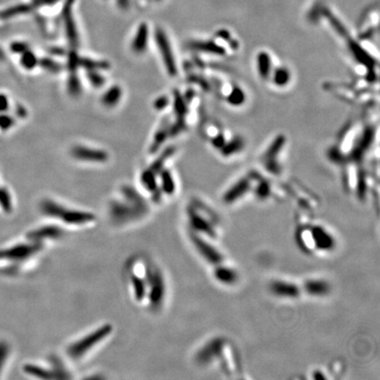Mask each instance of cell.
<instances>
[{
  "mask_svg": "<svg viewBox=\"0 0 380 380\" xmlns=\"http://www.w3.org/2000/svg\"><path fill=\"white\" fill-rule=\"evenodd\" d=\"M190 232L216 240L219 234V217L212 208L199 199L193 200L186 210Z\"/></svg>",
  "mask_w": 380,
  "mask_h": 380,
  "instance_id": "obj_1",
  "label": "cell"
},
{
  "mask_svg": "<svg viewBox=\"0 0 380 380\" xmlns=\"http://www.w3.org/2000/svg\"><path fill=\"white\" fill-rule=\"evenodd\" d=\"M121 193L123 201H112L109 205V215L114 222L128 223L146 214V202L137 190L130 186H123Z\"/></svg>",
  "mask_w": 380,
  "mask_h": 380,
  "instance_id": "obj_2",
  "label": "cell"
},
{
  "mask_svg": "<svg viewBox=\"0 0 380 380\" xmlns=\"http://www.w3.org/2000/svg\"><path fill=\"white\" fill-rule=\"evenodd\" d=\"M41 211L45 216L60 220L67 225L83 226L94 223L96 219L94 213L70 209L50 199H46L41 203Z\"/></svg>",
  "mask_w": 380,
  "mask_h": 380,
  "instance_id": "obj_3",
  "label": "cell"
},
{
  "mask_svg": "<svg viewBox=\"0 0 380 380\" xmlns=\"http://www.w3.org/2000/svg\"><path fill=\"white\" fill-rule=\"evenodd\" d=\"M113 332L112 325L104 324L97 329H94L92 332H88L86 335L81 337L77 341L70 344L66 350L67 355L73 360H79L84 356L95 349L102 341H105Z\"/></svg>",
  "mask_w": 380,
  "mask_h": 380,
  "instance_id": "obj_4",
  "label": "cell"
},
{
  "mask_svg": "<svg viewBox=\"0 0 380 380\" xmlns=\"http://www.w3.org/2000/svg\"><path fill=\"white\" fill-rule=\"evenodd\" d=\"M190 48L196 51L209 53L212 55L233 56L238 48V43L228 31H218L214 40L197 41L190 44Z\"/></svg>",
  "mask_w": 380,
  "mask_h": 380,
  "instance_id": "obj_5",
  "label": "cell"
},
{
  "mask_svg": "<svg viewBox=\"0 0 380 380\" xmlns=\"http://www.w3.org/2000/svg\"><path fill=\"white\" fill-rule=\"evenodd\" d=\"M147 281V296L152 308L160 307L166 297V283L163 274L156 267H147L145 269Z\"/></svg>",
  "mask_w": 380,
  "mask_h": 380,
  "instance_id": "obj_6",
  "label": "cell"
},
{
  "mask_svg": "<svg viewBox=\"0 0 380 380\" xmlns=\"http://www.w3.org/2000/svg\"><path fill=\"white\" fill-rule=\"evenodd\" d=\"M190 238L194 249L207 263L214 267L226 261L225 255L214 245V240L193 232H190Z\"/></svg>",
  "mask_w": 380,
  "mask_h": 380,
  "instance_id": "obj_7",
  "label": "cell"
},
{
  "mask_svg": "<svg viewBox=\"0 0 380 380\" xmlns=\"http://www.w3.org/2000/svg\"><path fill=\"white\" fill-rule=\"evenodd\" d=\"M227 341L223 337H214L206 341L195 353V362L201 366H208L218 362Z\"/></svg>",
  "mask_w": 380,
  "mask_h": 380,
  "instance_id": "obj_8",
  "label": "cell"
},
{
  "mask_svg": "<svg viewBox=\"0 0 380 380\" xmlns=\"http://www.w3.org/2000/svg\"><path fill=\"white\" fill-rule=\"evenodd\" d=\"M260 177L258 173H252L239 179L223 194V202L229 205L244 198L245 195L253 192L255 183Z\"/></svg>",
  "mask_w": 380,
  "mask_h": 380,
  "instance_id": "obj_9",
  "label": "cell"
},
{
  "mask_svg": "<svg viewBox=\"0 0 380 380\" xmlns=\"http://www.w3.org/2000/svg\"><path fill=\"white\" fill-rule=\"evenodd\" d=\"M155 40L158 50L163 61L165 68L171 77H175L178 74L177 64L174 58L173 48L169 42L167 35L164 30L158 28L155 32Z\"/></svg>",
  "mask_w": 380,
  "mask_h": 380,
  "instance_id": "obj_10",
  "label": "cell"
},
{
  "mask_svg": "<svg viewBox=\"0 0 380 380\" xmlns=\"http://www.w3.org/2000/svg\"><path fill=\"white\" fill-rule=\"evenodd\" d=\"M269 290L275 297L286 300H297L304 295L300 284L282 278L272 280Z\"/></svg>",
  "mask_w": 380,
  "mask_h": 380,
  "instance_id": "obj_11",
  "label": "cell"
},
{
  "mask_svg": "<svg viewBox=\"0 0 380 380\" xmlns=\"http://www.w3.org/2000/svg\"><path fill=\"white\" fill-rule=\"evenodd\" d=\"M285 138L280 136L275 139L268 149L264 151L261 157V162L268 173L277 174L281 172V164L278 159L285 144Z\"/></svg>",
  "mask_w": 380,
  "mask_h": 380,
  "instance_id": "obj_12",
  "label": "cell"
},
{
  "mask_svg": "<svg viewBox=\"0 0 380 380\" xmlns=\"http://www.w3.org/2000/svg\"><path fill=\"white\" fill-rule=\"evenodd\" d=\"M316 252L329 253L336 247V238L328 228L321 225H311Z\"/></svg>",
  "mask_w": 380,
  "mask_h": 380,
  "instance_id": "obj_13",
  "label": "cell"
},
{
  "mask_svg": "<svg viewBox=\"0 0 380 380\" xmlns=\"http://www.w3.org/2000/svg\"><path fill=\"white\" fill-rule=\"evenodd\" d=\"M300 285L303 294L311 298H322L328 297L332 290V285L330 282L321 277L307 278Z\"/></svg>",
  "mask_w": 380,
  "mask_h": 380,
  "instance_id": "obj_14",
  "label": "cell"
},
{
  "mask_svg": "<svg viewBox=\"0 0 380 380\" xmlns=\"http://www.w3.org/2000/svg\"><path fill=\"white\" fill-rule=\"evenodd\" d=\"M71 156L76 160L93 163H103L108 160L107 151L84 145H77L71 149Z\"/></svg>",
  "mask_w": 380,
  "mask_h": 380,
  "instance_id": "obj_15",
  "label": "cell"
},
{
  "mask_svg": "<svg viewBox=\"0 0 380 380\" xmlns=\"http://www.w3.org/2000/svg\"><path fill=\"white\" fill-rule=\"evenodd\" d=\"M72 3L73 0H67L65 8L63 10V18L65 21L66 37L70 45L75 48L79 45V38L72 13Z\"/></svg>",
  "mask_w": 380,
  "mask_h": 380,
  "instance_id": "obj_16",
  "label": "cell"
},
{
  "mask_svg": "<svg viewBox=\"0 0 380 380\" xmlns=\"http://www.w3.org/2000/svg\"><path fill=\"white\" fill-rule=\"evenodd\" d=\"M218 362H220L222 368L226 374L232 376L234 374H238L240 361L237 351L231 345L229 341L226 342Z\"/></svg>",
  "mask_w": 380,
  "mask_h": 380,
  "instance_id": "obj_17",
  "label": "cell"
},
{
  "mask_svg": "<svg viewBox=\"0 0 380 380\" xmlns=\"http://www.w3.org/2000/svg\"><path fill=\"white\" fill-rule=\"evenodd\" d=\"M213 277L220 285L234 286L239 280V274L236 268L225 261L213 267Z\"/></svg>",
  "mask_w": 380,
  "mask_h": 380,
  "instance_id": "obj_18",
  "label": "cell"
},
{
  "mask_svg": "<svg viewBox=\"0 0 380 380\" xmlns=\"http://www.w3.org/2000/svg\"><path fill=\"white\" fill-rule=\"evenodd\" d=\"M295 239L298 247L304 253L310 255L316 252L311 225H300L295 233Z\"/></svg>",
  "mask_w": 380,
  "mask_h": 380,
  "instance_id": "obj_19",
  "label": "cell"
},
{
  "mask_svg": "<svg viewBox=\"0 0 380 380\" xmlns=\"http://www.w3.org/2000/svg\"><path fill=\"white\" fill-rule=\"evenodd\" d=\"M65 231L57 225H45L38 229L33 231L29 234L28 237L32 241L40 242L44 240H54L58 239L64 236Z\"/></svg>",
  "mask_w": 380,
  "mask_h": 380,
  "instance_id": "obj_20",
  "label": "cell"
},
{
  "mask_svg": "<svg viewBox=\"0 0 380 380\" xmlns=\"http://www.w3.org/2000/svg\"><path fill=\"white\" fill-rule=\"evenodd\" d=\"M140 182L142 187L151 194V198L154 202L160 201L162 193L160 192L158 181V174H156L152 170L147 168L142 171L140 176Z\"/></svg>",
  "mask_w": 380,
  "mask_h": 380,
  "instance_id": "obj_21",
  "label": "cell"
},
{
  "mask_svg": "<svg viewBox=\"0 0 380 380\" xmlns=\"http://www.w3.org/2000/svg\"><path fill=\"white\" fill-rule=\"evenodd\" d=\"M149 42V28L145 23L140 24L131 43V50L137 55H142L147 50Z\"/></svg>",
  "mask_w": 380,
  "mask_h": 380,
  "instance_id": "obj_22",
  "label": "cell"
},
{
  "mask_svg": "<svg viewBox=\"0 0 380 380\" xmlns=\"http://www.w3.org/2000/svg\"><path fill=\"white\" fill-rule=\"evenodd\" d=\"M275 61L268 52H259L257 55V71L260 77L264 80H269L273 71L275 69Z\"/></svg>",
  "mask_w": 380,
  "mask_h": 380,
  "instance_id": "obj_23",
  "label": "cell"
},
{
  "mask_svg": "<svg viewBox=\"0 0 380 380\" xmlns=\"http://www.w3.org/2000/svg\"><path fill=\"white\" fill-rule=\"evenodd\" d=\"M130 285L132 288V292L136 301L140 302L146 298L147 296V281L145 278V272L144 277L140 276L137 273H130Z\"/></svg>",
  "mask_w": 380,
  "mask_h": 380,
  "instance_id": "obj_24",
  "label": "cell"
},
{
  "mask_svg": "<svg viewBox=\"0 0 380 380\" xmlns=\"http://www.w3.org/2000/svg\"><path fill=\"white\" fill-rule=\"evenodd\" d=\"M159 187L160 192L166 195H173L176 190V184L172 173L167 169H163L160 173Z\"/></svg>",
  "mask_w": 380,
  "mask_h": 380,
  "instance_id": "obj_25",
  "label": "cell"
},
{
  "mask_svg": "<svg viewBox=\"0 0 380 380\" xmlns=\"http://www.w3.org/2000/svg\"><path fill=\"white\" fill-rule=\"evenodd\" d=\"M122 96V90L119 86L109 87L101 97V103L106 108H114L120 102Z\"/></svg>",
  "mask_w": 380,
  "mask_h": 380,
  "instance_id": "obj_26",
  "label": "cell"
},
{
  "mask_svg": "<svg viewBox=\"0 0 380 380\" xmlns=\"http://www.w3.org/2000/svg\"><path fill=\"white\" fill-rule=\"evenodd\" d=\"M78 68L82 67L87 71H101L107 70L109 67V65L105 61L95 60L87 57H80L78 56Z\"/></svg>",
  "mask_w": 380,
  "mask_h": 380,
  "instance_id": "obj_27",
  "label": "cell"
},
{
  "mask_svg": "<svg viewBox=\"0 0 380 380\" xmlns=\"http://www.w3.org/2000/svg\"><path fill=\"white\" fill-rule=\"evenodd\" d=\"M174 151H175L174 147H168V148H166V149L164 150L163 152H162V153L154 160V162L150 166L149 168L152 170L156 174L159 175V173L164 169L166 161L169 160V159L173 155Z\"/></svg>",
  "mask_w": 380,
  "mask_h": 380,
  "instance_id": "obj_28",
  "label": "cell"
},
{
  "mask_svg": "<svg viewBox=\"0 0 380 380\" xmlns=\"http://www.w3.org/2000/svg\"><path fill=\"white\" fill-rule=\"evenodd\" d=\"M25 372L31 376L35 377L42 380H54V376L50 369L41 367L39 365L35 364H27L24 368Z\"/></svg>",
  "mask_w": 380,
  "mask_h": 380,
  "instance_id": "obj_29",
  "label": "cell"
},
{
  "mask_svg": "<svg viewBox=\"0 0 380 380\" xmlns=\"http://www.w3.org/2000/svg\"><path fill=\"white\" fill-rule=\"evenodd\" d=\"M169 127L170 126L164 123L158 130V131L156 132L154 139H153V142H152L151 145V152H155L156 151H158L160 149V147L164 143L165 141L168 138Z\"/></svg>",
  "mask_w": 380,
  "mask_h": 380,
  "instance_id": "obj_30",
  "label": "cell"
},
{
  "mask_svg": "<svg viewBox=\"0 0 380 380\" xmlns=\"http://www.w3.org/2000/svg\"><path fill=\"white\" fill-rule=\"evenodd\" d=\"M21 55H22V56H21V65H22L23 68L31 71V70L35 69V67L38 65L39 59L37 58V56H36L35 53L31 51L30 49H27L26 51L23 52Z\"/></svg>",
  "mask_w": 380,
  "mask_h": 380,
  "instance_id": "obj_31",
  "label": "cell"
},
{
  "mask_svg": "<svg viewBox=\"0 0 380 380\" xmlns=\"http://www.w3.org/2000/svg\"><path fill=\"white\" fill-rule=\"evenodd\" d=\"M67 89L71 95L74 97L78 96L82 93V86L76 72H70L69 78L67 81Z\"/></svg>",
  "mask_w": 380,
  "mask_h": 380,
  "instance_id": "obj_32",
  "label": "cell"
},
{
  "mask_svg": "<svg viewBox=\"0 0 380 380\" xmlns=\"http://www.w3.org/2000/svg\"><path fill=\"white\" fill-rule=\"evenodd\" d=\"M38 65L43 69L47 71L50 73H59L63 69L62 65L58 62L53 60L52 58H48V57H44V58L40 59Z\"/></svg>",
  "mask_w": 380,
  "mask_h": 380,
  "instance_id": "obj_33",
  "label": "cell"
},
{
  "mask_svg": "<svg viewBox=\"0 0 380 380\" xmlns=\"http://www.w3.org/2000/svg\"><path fill=\"white\" fill-rule=\"evenodd\" d=\"M54 380H61V379H70V375L68 374L65 368L63 366V364L57 358H53L52 360V368L50 369Z\"/></svg>",
  "mask_w": 380,
  "mask_h": 380,
  "instance_id": "obj_34",
  "label": "cell"
},
{
  "mask_svg": "<svg viewBox=\"0 0 380 380\" xmlns=\"http://www.w3.org/2000/svg\"><path fill=\"white\" fill-rule=\"evenodd\" d=\"M87 77L89 83L96 88L103 87L106 83V78L99 71H87Z\"/></svg>",
  "mask_w": 380,
  "mask_h": 380,
  "instance_id": "obj_35",
  "label": "cell"
},
{
  "mask_svg": "<svg viewBox=\"0 0 380 380\" xmlns=\"http://www.w3.org/2000/svg\"><path fill=\"white\" fill-rule=\"evenodd\" d=\"M15 123L13 117L4 113L0 114V130H7L11 129Z\"/></svg>",
  "mask_w": 380,
  "mask_h": 380,
  "instance_id": "obj_36",
  "label": "cell"
},
{
  "mask_svg": "<svg viewBox=\"0 0 380 380\" xmlns=\"http://www.w3.org/2000/svg\"><path fill=\"white\" fill-rule=\"evenodd\" d=\"M29 11V7L26 5H21L19 7H14V9H8L4 11L1 16L4 18H10L18 15L20 13H25Z\"/></svg>",
  "mask_w": 380,
  "mask_h": 380,
  "instance_id": "obj_37",
  "label": "cell"
},
{
  "mask_svg": "<svg viewBox=\"0 0 380 380\" xmlns=\"http://www.w3.org/2000/svg\"><path fill=\"white\" fill-rule=\"evenodd\" d=\"M170 104V99H169L167 96H160L158 97L157 99L154 100L153 102V107L157 110H164L166 108L168 107V105Z\"/></svg>",
  "mask_w": 380,
  "mask_h": 380,
  "instance_id": "obj_38",
  "label": "cell"
},
{
  "mask_svg": "<svg viewBox=\"0 0 380 380\" xmlns=\"http://www.w3.org/2000/svg\"><path fill=\"white\" fill-rule=\"evenodd\" d=\"M10 48H11V51L15 53V54H22L23 52L29 49L28 45L25 43H22V42H14L11 44Z\"/></svg>",
  "mask_w": 380,
  "mask_h": 380,
  "instance_id": "obj_39",
  "label": "cell"
},
{
  "mask_svg": "<svg viewBox=\"0 0 380 380\" xmlns=\"http://www.w3.org/2000/svg\"><path fill=\"white\" fill-rule=\"evenodd\" d=\"M0 203L7 210L11 208L12 203H11L10 194H9L8 191L6 190H4V189L0 190Z\"/></svg>",
  "mask_w": 380,
  "mask_h": 380,
  "instance_id": "obj_40",
  "label": "cell"
},
{
  "mask_svg": "<svg viewBox=\"0 0 380 380\" xmlns=\"http://www.w3.org/2000/svg\"><path fill=\"white\" fill-rule=\"evenodd\" d=\"M9 108L8 97L4 94H0V114L5 113Z\"/></svg>",
  "mask_w": 380,
  "mask_h": 380,
  "instance_id": "obj_41",
  "label": "cell"
},
{
  "mask_svg": "<svg viewBox=\"0 0 380 380\" xmlns=\"http://www.w3.org/2000/svg\"><path fill=\"white\" fill-rule=\"evenodd\" d=\"M119 6L122 9H127L129 6V0H117Z\"/></svg>",
  "mask_w": 380,
  "mask_h": 380,
  "instance_id": "obj_42",
  "label": "cell"
},
{
  "mask_svg": "<svg viewBox=\"0 0 380 380\" xmlns=\"http://www.w3.org/2000/svg\"><path fill=\"white\" fill-rule=\"evenodd\" d=\"M4 52L2 51V49H0V61L4 60Z\"/></svg>",
  "mask_w": 380,
  "mask_h": 380,
  "instance_id": "obj_43",
  "label": "cell"
},
{
  "mask_svg": "<svg viewBox=\"0 0 380 380\" xmlns=\"http://www.w3.org/2000/svg\"><path fill=\"white\" fill-rule=\"evenodd\" d=\"M158 1H159V0H158Z\"/></svg>",
  "mask_w": 380,
  "mask_h": 380,
  "instance_id": "obj_44",
  "label": "cell"
}]
</instances>
